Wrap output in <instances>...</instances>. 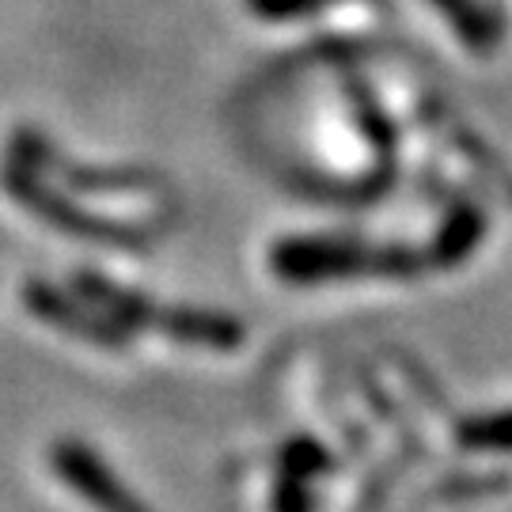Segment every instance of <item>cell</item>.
<instances>
[{"instance_id": "8992f818", "label": "cell", "mask_w": 512, "mask_h": 512, "mask_svg": "<svg viewBox=\"0 0 512 512\" xmlns=\"http://www.w3.org/2000/svg\"><path fill=\"white\" fill-rule=\"evenodd\" d=\"M251 8L262 16H300L311 8H323V0H251Z\"/></svg>"}, {"instance_id": "3957f363", "label": "cell", "mask_w": 512, "mask_h": 512, "mask_svg": "<svg viewBox=\"0 0 512 512\" xmlns=\"http://www.w3.org/2000/svg\"><path fill=\"white\" fill-rule=\"evenodd\" d=\"M486 232V217L475 205H456L452 217L444 224V232L437 239V262L440 266H456L475 251V243Z\"/></svg>"}, {"instance_id": "7a4b0ae2", "label": "cell", "mask_w": 512, "mask_h": 512, "mask_svg": "<svg viewBox=\"0 0 512 512\" xmlns=\"http://www.w3.org/2000/svg\"><path fill=\"white\" fill-rule=\"evenodd\" d=\"M54 467L61 471V478H69L80 494L92 501L95 509L103 512H148L141 501H133V497L114 482V478L95 463L92 452H84L80 444H61L57 448V459Z\"/></svg>"}, {"instance_id": "52a82bcc", "label": "cell", "mask_w": 512, "mask_h": 512, "mask_svg": "<svg viewBox=\"0 0 512 512\" xmlns=\"http://www.w3.org/2000/svg\"><path fill=\"white\" fill-rule=\"evenodd\" d=\"M277 512H304V501H300V486H296V482H281Z\"/></svg>"}, {"instance_id": "5b68a950", "label": "cell", "mask_w": 512, "mask_h": 512, "mask_svg": "<svg viewBox=\"0 0 512 512\" xmlns=\"http://www.w3.org/2000/svg\"><path fill=\"white\" fill-rule=\"evenodd\" d=\"M456 437L463 448H478V452H512V410L459 421Z\"/></svg>"}, {"instance_id": "277c9868", "label": "cell", "mask_w": 512, "mask_h": 512, "mask_svg": "<svg viewBox=\"0 0 512 512\" xmlns=\"http://www.w3.org/2000/svg\"><path fill=\"white\" fill-rule=\"evenodd\" d=\"M437 8L452 19V27L471 50H494L497 46V23L490 12H482L475 0H437Z\"/></svg>"}, {"instance_id": "6da1fadb", "label": "cell", "mask_w": 512, "mask_h": 512, "mask_svg": "<svg viewBox=\"0 0 512 512\" xmlns=\"http://www.w3.org/2000/svg\"><path fill=\"white\" fill-rule=\"evenodd\" d=\"M274 266L285 277L293 281H319V277H334L342 270H365V266H376V270H391V274H406L414 270L418 262L410 255H380V258H365L349 247H330V243H281L274 255Z\"/></svg>"}]
</instances>
